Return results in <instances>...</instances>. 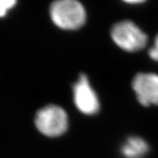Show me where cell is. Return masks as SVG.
Instances as JSON below:
<instances>
[{
  "label": "cell",
  "mask_w": 158,
  "mask_h": 158,
  "mask_svg": "<svg viewBox=\"0 0 158 158\" xmlns=\"http://www.w3.org/2000/svg\"><path fill=\"white\" fill-rule=\"evenodd\" d=\"M52 22L64 30H76L84 25L86 13L81 2L75 0H59L50 6Z\"/></svg>",
  "instance_id": "obj_1"
},
{
  "label": "cell",
  "mask_w": 158,
  "mask_h": 158,
  "mask_svg": "<svg viewBox=\"0 0 158 158\" xmlns=\"http://www.w3.org/2000/svg\"><path fill=\"white\" fill-rule=\"evenodd\" d=\"M35 124L43 135L56 137L67 131L68 115L60 106L48 105L38 110L35 114Z\"/></svg>",
  "instance_id": "obj_2"
},
{
  "label": "cell",
  "mask_w": 158,
  "mask_h": 158,
  "mask_svg": "<svg viewBox=\"0 0 158 158\" xmlns=\"http://www.w3.org/2000/svg\"><path fill=\"white\" fill-rule=\"evenodd\" d=\"M110 35L114 43L127 52H137L143 49L148 42L146 34L129 20L114 24L111 28Z\"/></svg>",
  "instance_id": "obj_3"
},
{
  "label": "cell",
  "mask_w": 158,
  "mask_h": 158,
  "mask_svg": "<svg viewBox=\"0 0 158 158\" xmlns=\"http://www.w3.org/2000/svg\"><path fill=\"white\" fill-rule=\"evenodd\" d=\"M73 100L77 108L83 114L93 115L99 110L98 96L85 74L80 75L78 81L73 85Z\"/></svg>",
  "instance_id": "obj_4"
},
{
  "label": "cell",
  "mask_w": 158,
  "mask_h": 158,
  "mask_svg": "<svg viewBox=\"0 0 158 158\" xmlns=\"http://www.w3.org/2000/svg\"><path fill=\"white\" fill-rule=\"evenodd\" d=\"M132 88L138 101L143 106H158V75L139 73L132 81Z\"/></svg>",
  "instance_id": "obj_5"
},
{
  "label": "cell",
  "mask_w": 158,
  "mask_h": 158,
  "mask_svg": "<svg viewBox=\"0 0 158 158\" xmlns=\"http://www.w3.org/2000/svg\"><path fill=\"white\" fill-rule=\"evenodd\" d=\"M148 151V143L139 136L127 138L121 147V153L125 158H143Z\"/></svg>",
  "instance_id": "obj_6"
},
{
  "label": "cell",
  "mask_w": 158,
  "mask_h": 158,
  "mask_svg": "<svg viewBox=\"0 0 158 158\" xmlns=\"http://www.w3.org/2000/svg\"><path fill=\"white\" fill-rule=\"evenodd\" d=\"M17 2L14 0H0V19L5 18L8 13L16 6Z\"/></svg>",
  "instance_id": "obj_7"
},
{
  "label": "cell",
  "mask_w": 158,
  "mask_h": 158,
  "mask_svg": "<svg viewBox=\"0 0 158 158\" xmlns=\"http://www.w3.org/2000/svg\"><path fill=\"white\" fill-rule=\"evenodd\" d=\"M148 54H149V56L152 59V60H154L155 61H157L158 62V35H156V38H155L153 45H152V48L149 49Z\"/></svg>",
  "instance_id": "obj_8"
},
{
  "label": "cell",
  "mask_w": 158,
  "mask_h": 158,
  "mask_svg": "<svg viewBox=\"0 0 158 158\" xmlns=\"http://www.w3.org/2000/svg\"><path fill=\"white\" fill-rule=\"evenodd\" d=\"M127 2L130 4H135V3H141L143 1H127Z\"/></svg>",
  "instance_id": "obj_9"
}]
</instances>
